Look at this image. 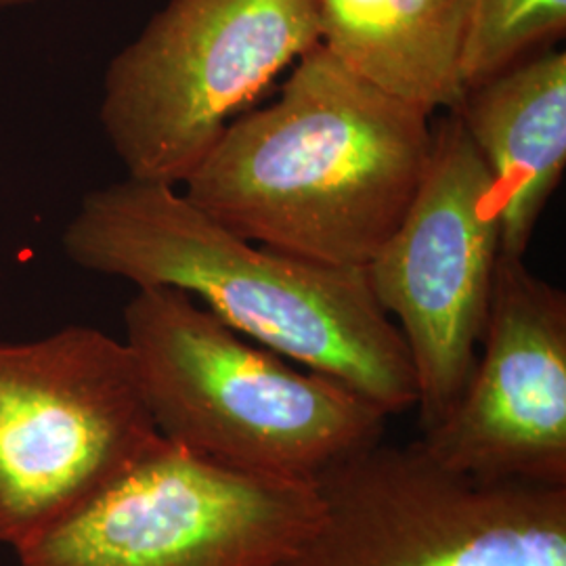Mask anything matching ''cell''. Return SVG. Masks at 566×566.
I'll return each mask as SVG.
<instances>
[{
  "label": "cell",
  "instance_id": "8fae6325",
  "mask_svg": "<svg viewBox=\"0 0 566 566\" xmlns=\"http://www.w3.org/2000/svg\"><path fill=\"white\" fill-rule=\"evenodd\" d=\"M319 44L357 78L426 116L458 112L472 0H315Z\"/></svg>",
  "mask_w": 566,
  "mask_h": 566
},
{
  "label": "cell",
  "instance_id": "30bf717a",
  "mask_svg": "<svg viewBox=\"0 0 566 566\" xmlns=\"http://www.w3.org/2000/svg\"><path fill=\"white\" fill-rule=\"evenodd\" d=\"M500 206L504 256H525L566 166V55L542 51L470 88L455 112Z\"/></svg>",
  "mask_w": 566,
  "mask_h": 566
},
{
  "label": "cell",
  "instance_id": "ba28073f",
  "mask_svg": "<svg viewBox=\"0 0 566 566\" xmlns=\"http://www.w3.org/2000/svg\"><path fill=\"white\" fill-rule=\"evenodd\" d=\"M500 240L491 175L451 112L432 128L430 163L403 221L365 269L407 344L422 434L446 420L476 361Z\"/></svg>",
  "mask_w": 566,
  "mask_h": 566
},
{
  "label": "cell",
  "instance_id": "4fadbf2b",
  "mask_svg": "<svg viewBox=\"0 0 566 566\" xmlns=\"http://www.w3.org/2000/svg\"><path fill=\"white\" fill-rule=\"evenodd\" d=\"M36 2H44V0H0V11L25 7V4H36Z\"/></svg>",
  "mask_w": 566,
  "mask_h": 566
},
{
  "label": "cell",
  "instance_id": "277c9868",
  "mask_svg": "<svg viewBox=\"0 0 566 566\" xmlns=\"http://www.w3.org/2000/svg\"><path fill=\"white\" fill-rule=\"evenodd\" d=\"M317 44L315 0H170L103 78L99 120L128 179L182 185Z\"/></svg>",
  "mask_w": 566,
  "mask_h": 566
},
{
  "label": "cell",
  "instance_id": "5b68a950",
  "mask_svg": "<svg viewBox=\"0 0 566 566\" xmlns=\"http://www.w3.org/2000/svg\"><path fill=\"white\" fill-rule=\"evenodd\" d=\"M322 518L280 566H566V485L453 472L378 441L315 481Z\"/></svg>",
  "mask_w": 566,
  "mask_h": 566
},
{
  "label": "cell",
  "instance_id": "6da1fadb",
  "mask_svg": "<svg viewBox=\"0 0 566 566\" xmlns=\"http://www.w3.org/2000/svg\"><path fill=\"white\" fill-rule=\"evenodd\" d=\"M61 245L86 271L185 292L238 334L353 388L388 418L418 403L407 344L365 269L250 242L177 187L128 177L82 198Z\"/></svg>",
  "mask_w": 566,
  "mask_h": 566
},
{
  "label": "cell",
  "instance_id": "7a4b0ae2",
  "mask_svg": "<svg viewBox=\"0 0 566 566\" xmlns=\"http://www.w3.org/2000/svg\"><path fill=\"white\" fill-rule=\"evenodd\" d=\"M428 118L317 44L275 102L224 128L182 193L250 242L308 263L367 269L424 179Z\"/></svg>",
  "mask_w": 566,
  "mask_h": 566
},
{
  "label": "cell",
  "instance_id": "9c48e42d",
  "mask_svg": "<svg viewBox=\"0 0 566 566\" xmlns=\"http://www.w3.org/2000/svg\"><path fill=\"white\" fill-rule=\"evenodd\" d=\"M432 460L485 481L566 485V296L500 254L479 355Z\"/></svg>",
  "mask_w": 566,
  "mask_h": 566
},
{
  "label": "cell",
  "instance_id": "52a82bcc",
  "mask_svg": "<svg viewBox=\"0 0 566 566\" xmlns=\"http://www.w3.org/2000/svg\"><path fill=\"white\" fill-rule=\"evenodd\" d=\"M322 518L315 483L212 462L160 439L20 547V566H280Z\"/></svg>",
  "mask_w": 566,
  "mask_h": 566
},
{
  "label": "cell",
  "instance_id": "7c38bea8",
  "mask_svg": "<svg viewBox=\"0 0 566 566\" xmlns=\"http://www.w3.org/2000/svg\"><path fill=\"white\" fill-rule=\"evenodd\" d=\"M566 0H472L462 76L465 88L563 39Z\"/></svg>",
  "mask_w": 566,
  "mask_h": 566
},
{
  "label": "cell",
  "instance_id": "8992f818",
  "mask_svg": "<svg viewBox=\"0 0 566 566\" xmlns=\"http://www.w3.org/2000/svg\"><path fill=\"white\" fill-rule=\"evenodd\" d=\"M160 439L124 340L67 325L0 343V544L28 546Z\"/></svg>",
  "mask_w": 566,
  "mask_h": 566
},
{
  "label": "cell",
  "instance_id": "3957f363",
  "mask_svg": "<svg viewBox=\"0 0 566 566\" xmlns=\"http://www.w3.org/2000/svg\"><path fill=\"white\" fill-rule=\"evenodd\" d=\"M124 344L164 439L212 462L315 483L382 441L386 416L353 388L252 343L172 287H137Z\"/></svg>",
  "mask_w": 566,
  "mask_h": 566
}]
</instances>
